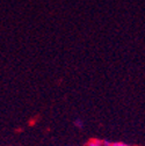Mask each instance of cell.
Returning a JSON list of instances; mask_svg holds the SVG:
<instances>
[{"instance_id": "1", "label": "cell", "mask_w": 145, "mask_h": 146, "mask_svg": "<svg viewBox=\"0 0 145 146\" xmlns=\"http://www.w3.org/2000/svg\"><path fill=\"white\" fill-rule=\"evenodd\" d=\"M87 146H110V141L100 140V139H90L88 140Z\"/></svg>"}, {"instance_id": "2", "label": "cell", "mask_w": 145, "mask_h": 146, "mask_svg": "<svg viewBox=\"0 0 145 146\" xmlns=\"http://www.w3.org/2000/svg\"><path fill=\"white\" fill-rule=\"evenodd\" d=\"M74 126L78 127V129H82V127H84V122H82V119H81V118H77V119L74 121Z\"/></svg>"}, {"instance_id": "3", "label": "cell", "mask_w": 145, "mask_h": 146, "mask_svg": "<svg viewBox=\"0 0 145 146\" xmlns=\"http://www.w3.org/2000/svg\"><path fill=\"white\" fill-rule=\"evenodd\" d=\"M110 146H130V145L122 143V141H115V143H110Z\"/></svg>"}]
</instances>
